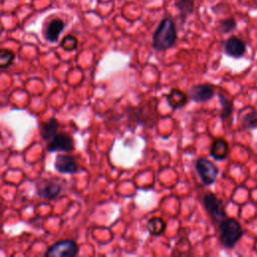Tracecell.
<instances>
[{
	"instance_id": "obj_1",
	"label": "cell",
	"mask_w": 257,
	"mask_h": 257,
	"mask_svg": "<svg viewBox=\"0 0 257 257\" xmlns=\"http://www.w3.org/2000/svg\"><path fill=\"white\" fill-rule=\"evenodd\" d=\"M178 38L177 28L170 17H165L153 35V47L159 51L167 50L175 45Z\"/></svg>"
},
{
	"instance_id": "obj_2",
	"label": "cell",
	"mask_w": 257,
	"mask_h": 257,
	"mask_svg": "<svg viewBox=\"0 0 257 257\" xmlns=\"http://www.w3.org/2000/svg\"><path fill=\"white\" fill-rule=\"evenodd\" d=\"M220 241L226 248H233L243 236L240 223L234 218H224L219 222Z\"/></svg>"
},
{
	"instance_id": "obj_3",
	"label": "cell",
	"mask_w": 257,
	"mask_h": 257,
	"mask_svg": "<svg viewBox=\"0 0 257 257\" xmlns=\"http://www.w3.org/2000/svg\"><path fill=\"white\" fill-rule=\"evenodd\" d=\"M203 206L214 222H220L227 217L224 204L214 193L208 192L203 197Z\"/></svg>"
},
{
	"instance_id": "obj_4",
	"label": "cell",
	"mask_w": 257,
	"mask_h": 257,
	"mask_svg": "<svg viewBox=\"0 0 257 257\" xmlns=\"http://www.w3.org/2000/svg\"><path fill=\"white\" fill-rule=\"evenodd\" d=\"M195 169L204 185L209 186L216 182L219 170L211 161L205 158H199L195 163Z\"/></svg>"
},
{
	"instance_id": "obj_5",
	"label": "cell",
	"mask_w": 257,
	"mask_h": 257,
	"mask_svg": "<svg viewBox=\"0 0 257 257\" xmlns=\"http://www.w3.org/2000/svg\"><path fill=\"white\" fill-rule=\"evenodd\" d=\"M78 253L77 244L70 239L61 240L51 245L45 252L49 257H72Z\"/></svg>"
},
{
	"instance_id": "obj_6",
	"label": "cell",
	"mask_w": 257,
	"mask_h": 257,
	"mask_svg": "<svg viewBox=\"0 0 257 257\" xmlns=\"http://www.w3.org/2000/svg\"><path fill=\"white\" fill-rule=\"evenodd\" d=\"M47 151L50 153L53 152H62V153H67L71 152L74 150V143L73 139L64 133H56L55 136L48 141Z\"/></svg>"
},
{
	"instance_id": "obj_7",
	"label": "cell",
	"mask_w": 257,
	"mask_h": 257,
	"mask_svg": "<svg viewBox=\"0 0 257 257\" xmlns=\"http://www.w3.org/2000/svg\"><path fill=\"white\" fill-rule=\"evenodd\" d=\"M215 93L214 85L211 83H198L193 85L189 90V96L197 102H205L210 100Z\"/></svg>"
},
{
	"instance_id": "obj_8",
	"label": "cell",
	"mask_w": 257,
	"mask_h": 257,
	"mask_svg": "<svg viewBox=\"0 0 257 257\" xmlns=\"http://www.w3.org/2000/svg\"><path fill=\"white\" fill-rule=\"evenodd\" d=\"M62 190V187L53 181H42L36 186V193L39 197L45 200L56 198Z\"/></svg>"
},
{
	"instance_id": "obj_9",
	"label": "cell",
	"mask_w": 257,
	"mask_h": 257,
	"mask_svg": "<svg viewBox=\"0 0 257 257\" xmlns=\"http://www.w3.org/2000/svg\"><path fill=\"white\" fill-rule=\"evenodd\" d=\"M224 49L227 55L233 58H240L246 52V44L241 38L237 36H231L226 40Z\"/></svg>"
},
{
	"instance_id": "obj_10",
	"label": "cell",
	"mask_w": 257,
	"mask_h": 257,
	"mask_svg": "<svg viewBox=\"0 0 257 257\" xmlns=\"http://www.w3.org/2000/svg\"><path fill=\"white\" fill-rule=\"evenodd\" d=\"M54 168L62 174H74L78 171L77 163L69 155H58L54 162Z\"/></svg>"
},
{
	"instance_id": "obj_11",
	"label": "cell",
	"mask_w": 257,
	"mask_h": 257,
	"mask_svg": "<svg viewBox=\"0 0 257 257\" xmlns=\"http://www.w3.org/2000/svg\"><path fill=\"white\" fill-rule=\"evenodd\" d=\"M229 153V145L224 139H216L210 148V155L217 161L227 158Z\"/></svg>"
},
{
	"instance_id": "obj_12",
	"label": "cell",
	"mask_w": 257,
	"mask_h": 257,
	"mask_svg": "<svg viewBox=\"0 0 257 257\" xmlns=\"http://www.w3.org/2000/svg\"><path fill=\"white\" fill-rule=\"evenodd\" d=\"M166 99L173 109H177L183 107L187 103L188 96L184 91L180 90L179 88H173L166 95Z\"/></svg>"
},
{
	"instance_id": "obj_13",
	"label": "cell",
	"mask_w": 257,
	"mask_h": 257,
	"mask_svg": "<svg viewBox=\"0 0 257 257\" xmlns=\"http://www.w3.org/2000/svg\"><path fill=\"white\" fill-rule=\"evenodd\" d=\"M64 28V23L60 19H53L48 23V26L46 28V39L50 42L57 41L60 33L62 32Z\"/></svg>"
},
{
	"instance_id": "obj_14",
	"label": "cell",
	"mask_w": 257,
	"mask_h": 257,
	"mask_svg": "<svg viewBox=\"0 0 257 257\" xmlns=\"http://www.w3.org/2000/svg\"><path fill=\"white\" fill-rule=\"evenodd\" d=\"M58 126H59L58 120L54 117L50 118L49 120H47L45 122H42L40 124V136H41V138L44 141H47V142L50 141L55 136V134L57 133Z\"/></svg>"
},
{
	"instance_id": "obj_15",
	"label": "cell",
	"mask_w": 257,
	"mask_h": 257,
	"mask_svg": "<svg viewBox=\"0 0 257 257\" xmlns=\"http://www.w3.org/2000/svg\"><path fill=\"white\" fill-rule=\"evenodd\" d=\"M148 231L153 236L162 235L166 229V222L161 217H152L147 224Z\"/></svg>"
},
{
	"instance_id": "obj_16",
	"label": "cell",
	"mask_w": 257,
	"mask_h": 257,
	"mask_svg": "<svg viewBox=\"0 0 257 257\" xmlns=\"http://www.w3.org/2000/svg\"><path fill=\"white\" fill-rule=\"evenodd\" d=\"M175 6L179 10L180 16L183 20H186V18L192 14L195 9L194 0H177Z\"/></svg>"
},
{
	"instance_id": "obj_17",
	"label": "cell",
	"mask_w": 257,
	"mask_h": 257,
	"mask_svg": "<svg viewBox=\"0 0 257 257\" xmlns=\"http://www.w3.org/2000/svg\"><path fill=\"white\" fill-rule=\"evenodd\" d=\"M219 100L222 106L221 109V113H220V117L222 120H225L227 118H229L233 112V104L231 102V100H229V98H227L224 94L219 93Z\"/></svg>"
},
{
	"instance_id": "obj_18",
	"label": "cell",
	"mask_w": 257,
	"mask_h": 257,
	"mask_svg": "<svg viewBox=\"0 0 257 257\" xmlns=\"http://www.w3.org/2000/svg\"><path fill=\"white\" fill-rule=\"evenodd\" d=\"M242 125L246 130L257 128V110L254 109L243 116Z\"/></svg>"
},
{
	"instance_id": "obj_19",
	"label": "cell",
	"mask_w": 257,
	"mask_h": 257,
	"mask_svg": "<svg viewBox=\"0 0 257 257\" xmlns=\"http://www.w3.org/2000/svg\"><path fill=\"white\" fill-rule=\"evenodd\" d=\"M14 53L6 48L0 49V68H7L14 60Z\"/></svg>"
},
{
	"instance_id": "obj_20",
	"label": "cell",
	"mask_w": 257,
	"mask_h": 257,
	"mask_svg": "<svg viewBox=\"0 0 257 257\" xmlns=\"http://www.w3.org/2000/svg\"><path fill=\"white\" fill-rule=\"evenodd\" d=\"M236 26H237V22L233 17L225 18L220 22V30L224 34L233 31L236 28Z\"/></svg>"
},
{
	"instance_id": "obj_21",
	"label": "cell",
	"mask_w": 257,
	"mask_h": 257,
	"mask_svg": "<svg viewBox=\"0 0 257 257\" xmlns=\"http://www.w3.org/2000/svg\"><path fill=\"white\" fill-rule=\"evenodd\" d=\"M61 47L66 50V51H71L74 50L77 47V39L73 35H66L62 40H61Z\"/></svg>"
}]
</instances>
